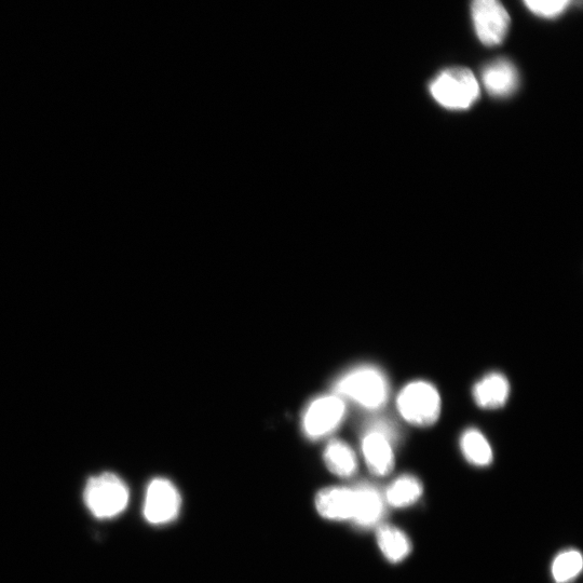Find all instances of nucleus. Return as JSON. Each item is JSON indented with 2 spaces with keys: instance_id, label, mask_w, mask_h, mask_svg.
Masks as SVG:
<instances>
[{
  "instance_id": "nucleus-11",
  "label": "nucleus",
  "mask_w": 583,
  "mask_h": 583,
  "mask_svg": "<svg viewBox=\"0 0 583 583\" xmlns=\"http://www.w3.org/2000/svg\"><path fill=\"white\" fill-rule=\"evenodd\" d=\"M355 492L356 508L351 522L363 528H369L381 522L386 504L382 494L369 484L356 486Z\"/></svg>"
},
{
  "instance_id": "nucleus-10",
  "label": "nucleus",
  "mask_w": 583,
  "mask_h": 583,
  "mask_svg": "<svg viewBox=\"0 0 583 583\" xmlns=\"http://www.w3.org/2000/svg\"><path fill=\"white\" fill-rule=\"evenodd\" d=\"M483 85L495 98H507L517 91L519 74L508 60L499 59L488 64L482 74Z\"/></svg>"
},
{
  "instance_id": "nucleus-4",
  "label": "nucleus",
  "mask_w": 583,
  "mask_h": 583,
  "mask_svg": "<svg viewBox=\"0 0 583 583\" xmlns=\"http://www.w3.org/2000/svg\"><path fill=\"white\" fill-rule=\"evenodd\" d=\"M397 405L406 422L418 427L436 424L441 414L439 392L427 382L418 381L405 386L400 392Z\"/></svg>"
},
{
  "instance_id": "nucleus-7",
  "label": "nucleus",
  "mask_w": 583,
  "mask_h": 583,
  "mask_svg": "<svg viewBox=\"0 0 583 583\" xmlns=\"http://www.w3.org/2000/svg\"><path fill=\"white\" fill-rule=\"evenodd\" d=\"M182 499L178 488L167 479L149 483L145 496L144 517L155 525L172 522L178 517Z\"/></svg>"
},
{
  "instance_id": "nucleus-12",
  "label": "nucleus",
  "mask_w": 583,
  "mask_h": 583,
  "mask_svg": "<svg viewBox=\"0 0 583 583\" xmlns=\"http://www.w3.org/2000/svg\"><path fill=\"white\" fill-rule=\"evenodd\" d=\"M510 395L507 378L499 373L486 375L473 388L474 401L485 410H495L504 406Z\"/></svg>"
},
{
  "instance_id": "nucleus-17",
  "label": "nucleus",
  "mask_w": 583,
  "mask_h": 583,
  "mask_svg": "<svg viewBox=\"0 0 583 583\" xmlns=\"http://www.w3.org/2000/svg\"><path fill=\"white\" fill-rule=\"evenodd\" d=\"M583 558L577 550H567L558 555L552 564V576L557 583H569L579 576Z\"/></svg>"
},
{
  "instance_id": "nucleus-6",
  "label": "nucleus",
  "mask_w": 583,
  "mask_h": 583,
  "mask_svg": "<svg viewBox=\"0 0 583 583\" xmlns=\"http://www.w3.org/2000/svg\"><path fill=\"white\" fill-rule=\"evenodd\" d=\"M472 19L483 45L493 47L504 42L510 17L499 0H473Z\"/></svg>"
},
{
  "instance_id": "nucleus-15",
  "label": "nucleus",
  "mask_w": 583,
  "mask_h": 583,
  "mask_svg": "<svg viewBox=\"0 0 583 583\" xmlns=\"http://www.w3.org/2000/svg\"><path fill=\"white\" fill-rule=\"evenodd\" d=\"M423 492L422 482L413 476H403L389 486L384 498L391 507L404 508L417 503Z\"/></svg>"
},
{
  "instance_id": "nucleus-13",
  "label": "nucleus",
  "mask_w": 583,
  "mask_h": 583,
  "mask_svg": "<svg viewBox=\"0 0 583 583\" xmlns=\"http://www.w3.org/2000/svg\"><path fill=\"white\" fill-rule=\"evenodd\" d=\"M323 457L325 465L337 477L350 478L357 472L356 453L342 440H332L325 447Z\"/></svg>"
},
{
  "instance_id": "nucleus-9",
  "label": "nucleus",
  "mask_w": 583,
  "mask_h": 583,
  "mask_svg": "<svg viewBox=\"0 0 583 583\" xmlns=\"http://www.w3.org/2000/svg\"><path fill=\"white\" fill-rule=\"evenodd\" d=\"M356 508L355 487L324 488L316 497V509L329 521H352Z\"/></svg>"
},
{
  "instance_id": "nucleus-3",
  "label": "nucleus",
  "mask_w": 583,
  "mask_h": 583,
  "mask_svg": "<svg viewBox=\"0 0 583 583\" xmlns=\"http://www.w3.org/2000/svg\"><path fill=\"white\" fill-rule=\"evenodd\" d=\"M84 499L94 517L112 519L127 508L129 490L116 474L103 473L88 481Z\"/></svg>"
},
{
  "instance_id": "nucleus-16",
  "label": "nucleus",
  "mask_w": 583,
  "mask_h": 583,
  "mask_svg": "<svg viewBox=\"0 0 583 583\" xmlns=\"http://www.w3.org/2000/svg\"><path fill=\"white\" fill-rule=\"evenodd\" d=\"M462 450L468 462L477 467H486L493 462L490 442L477 429H469L462 438Z\"/></svg>"
},
{
  "instance_id": "nucleus-2",
  "label": "nucleus",
  "mask_w": 583,
  "mask_h": 583,
  "mask_svg": "<svg viewBox=\"0 0 583 583\" xmlns=\"http://www.w3.org/2000/svg\"><path fill=\"white\" fill-rule=\"evenodd\" d=\"M430 93L447 110H468L480 97L479 81L464 67L442 72L430 85Z\"/></svg>"
},
{
  "instance_id": "nucleus-5",
  "label": "nucleus",
  "mask_w": 583,
  "mask_h": 583,
  "mask_svg": "<svg viewBox=\"0 0 583 583\" xmlns=\"http://www.w3.org/2000/svg\"><path fill=\"white\" fill-rule=\"evenodd\" d=\"M345 413V402L335 393L315 399L308 405L302 419L306 437L318 440L329 436L341 425Z\"/></svg>"
},
{
  "instance_id": "nucleus-8",
  "label": "nucleus",
  "mask_w": 583,
  "mask_h": 583,
  "mask_svg": "<svg viewBox=\"0 0 583 583\" xmlns=\"http://www.w3.org/2000/svg\"><path fill=\"white\" fill-rule=\"evenodd\" d=\"M386 426H374L366 433L362 442V452L366 465L378 477H385L395 467L390 436Z\"/></svg>"
},
{
  "instance_id": "nucleus-18",
  "label": "nucleus",
  "mask_w": 583,
  "mask_h": 583,
  "mask_svg": "<svg viewBox=\"0 0 583 583\" xmlns=\"http://www.w3.org/2000/svg\"><path fill=\"white\" fill-rule=\"evenodd\" d=\"M524 2L535 15L553 18L560 15L571 0H524Z\"/></svg>"
},
{
  "instance_id": "nucleus-14",
  "label": "nucleus",
  "mask_w": 583,
  "mask_h": 583,
  "mask_svg": "<svg viewBox=\"0 0 583 583\" xmlns=\"http://www.w3.org/2000/svg\"><path fill=\"white\" fill-rule=\"evenodd\" d=\"M377 544L384 557L393 564L408 558L412 551L410 538L399 528L391 525L378 528Z\"/></svg>"
},
{
  "instance_id": "nucleus-1",
  "label": "nucleus",
  "mask_w": 583,
  "mask_h": 583,
  "mask_svg": "<svg viewBox=\"0 0 583 583\" xmlns=\"http://www.w3.org/2000/svg\"><path fill=\"white\" fill-rule=\"evenodd\" d=\"M335 395L354 401L365 409L382 408L388 398V383L384 374L372 366L344 374L334 386Z\"/></svg>"
}]
</instances>
